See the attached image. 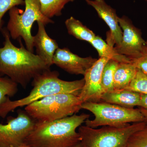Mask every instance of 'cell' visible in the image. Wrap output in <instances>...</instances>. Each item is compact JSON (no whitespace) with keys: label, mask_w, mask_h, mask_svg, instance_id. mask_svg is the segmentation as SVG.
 Wrapping results in <instances>:
<instances>
[{"label":"cell","mask_w":147,"mask_h":147,"mask_svg":"<svg viewBox=\"0 0 147 147\" xmlns=\"http://www.w3.org/2000/svg\"><path fill=\"white\" fill-rule=\"evenodd\" d=\"M119 62L110 59L103 68L101 76V86L102 94L114 90V74Z\"/></svg>","instance_id":"obj_19"},{"label":"cell","mask_w":147,"mask_h":147,"mask_svg":"<svg viewBox=\"0 0 147 147\" xmlns=\"http://www.w3.org/2000/svg\"><path fill=\"white\" fill-rule=\"evenodd\" d=\"M90 43L97 50L100 58H108L119 63L130 62V60L128 58L119 54L115 50V47L108 45L98 36L96 35Z\"/></svg>","instance_id":"obj_16"},{"label":"cell","mask_w":147,"mask_h":147,"mask_svg":"<svg viewBox=\"0 0 147 147\" xmlns=\"http://www.w3.org/2000/svg\"><path fill=\"white\" fill-rule=\"evenodd\" d=\"M146 127H147V126H146Z\"/></svg>","instance_id":"obj_30"},{"label":"cell","mask_w":147,"mask_h":147,"mask_svg":"<svg viewBox=\"0 0 147 147\" xmlns=\"http://www.w3.org/2000/svg\"><path fill=\"white\" fill-rule=\"evenodd\" d=\"M37 23L38 30L36 35L33 36L34 45L36 48V55L50 67L53 65V57L59 46L56 40L47 34L45 25L41 22Z\"/></svg>","instance_id":"obj_13"},{"label":"cell","mask_w":147,"mask_h":147,"mask_svg":"<svg viewBox=\"0 0 147 147\" xmlns=\"http://www.w3.org/2000/svg\"><path fill=\"white\" fill-rule=\"evenodd\" d=\"M59 76L58 71L50 69L37 75L32 80L33 88L26 97L11 100L7 96L0 105V117L5 118L15 109L26 107L51 95L69 94L79 96L85 84L84 79L69 82L61 80Z\"/></svg>","instance_id":"obj_3"},{"label":"cell","mask_w":147,"mask_h":147,"mask_svg":"<svg viewBox=\"0 0 147 147\" xmlns=\"http://www.w3.org/2000/svg\"><path fill=\"white\" fill-rule=\"evenodd\" d=\"M130 61L136 68L147 75V40L146 41L140 56Z\"/></svg>","instance_id":"obj_24"},{"label":"cell","mask_w":147,"mask_h":147,"mask_svg":"<svg viewBox=\"0 0 147 147\" xmlns=\"http://www.w3.org/2000/svg\"><path fill=\"white\" fill-rule=\"evenodd\" d=\"M25 0H0V31L3 29V18L7 11L19 5H25Z\"/></svg>","instance_id":"obj_23"},{"label":"cell","mask_w":147,"mask_h":147,"mask_svg":"<svg viewBox=\"0 0 147 147\" xmlns=\"http://www.w3.org/2000/svg\"><path fill=\"white\" fill-rule=\"evenodd\" d=\"M85 1L94 9L98 16L109 27L110 30L107 33V43L112 47H118L122 39L123 32L115 10L108 5L104 0Z\"/></svg>","instance_id":"obj_11"},{"label":"cell","mask_w":147,"mask_h":147,"mask_svg":"<svg viewBox=\"0 0 147 147\" xmlns=\"http://www.w3.org/2000/svg\"><path fill=\"white\" fill-rule=\"evenodd\" d=\"M18 85L7 76H0V105L7 96L12 97L17 93Z\"/></svg>","instance_id":"obj_20"},{"label":"cell","mask_w":147,"mask_h":147,"mask_svg":"<svg viewBox=\"0 0 147 147\" xmlns=\"http://www.w3.org/2000/svg\"><path fill=\"white\" fill-rule=\"evenodd\" d=\"M25 10L16 7L9 11V20L6 28L14 40L23 38L27 50L33 53L34 45L31 29L35 22H41L45 26L54 24L41 11L38 0H25Z\"/></svg>","instance_id":"obj_5"},{"label":"cell","mask_w":147,"mask_h":147,"mask_svg":"<svg viewBox=\"0 0 147 147\" xmlns=\"http://www.w3.org/2000/svg\"><path fill=\"white\" fill-rule=\"evenodd\" d=\"M82 113L52 121H36L25 141L30 147H73L81 142L76 129L89 118Z\"/></svg>","instance_id":"obj_2"},{"label":"cell","mask_w":147,"mask_h":147,"mask_svg":"<svg viewBox=\"0 0 147 147\" xmlns=\"http://www.w3.org/2000/svg\"><path fill=\"white\" fill-rule=\"evenodd\" d=\"M147 125V122L144 121L121 127L105 126L96 129L81 125L78 132L82 147H127L130 136Z\"/></svg>","instance_id":"obj_7"},{"label":"cell","mask_w":147,"mask_h":147,"mask_svg":"<svg viewBox=\"0 0 147 147\" xmlns=\"http://www.w3.org/2000/svg\"><path fill=\"white\" fill-rule=\"evenodd\" d=\"M137 68L131 62L119 63L114 74V90L126 89L136 75Z\"/></svg>","instance_id":"obj_15"},{"label":"cell","mask_w":147,"mask_h":147,"mask_svg":"<svg viewBox=\"0 0 147 147\" xmlns=\"http://www.w3.org/2000/svg\"><path fill=\"white\" fill-rule=\"evenodd\" d=\"M127 147H147V128L139 130L132 134L127 142Z\"/></svg>","instance_id":"obj_22"},{"label":"cell","mask_w":147,"mask_h":147,"mask_svg":"<svg viewBox=\"0 0 147 147\" xmlns=\"http://www.w3.org/2000/svg\"><path fill=\"white\" fill-rule=\"evenodd\" d=\"M141 111V113L143 114V115L145 119H146V121L147 122V110H145L143 108H139Z\"/></svg>","instance_id":"obj_26"},{"label":"cell","mask_w":147,"mask_h":147,"mask_svg":"<svg viewBox=\"0 0 147 147\" xmlns=\"http://www.w3.org/2000/svg\"><path fill=\"white\" fill-rule=\"evenodd\" d=\"M17 147H30L29 146H28V145H27L26 144H25L24 143V144H23V145H21V146H19Z\"/></svg>","instance_id":"obj_27"},{"label":"cell","mask_w":147,"mask_h":147,"mask_svg":"<svg viewBox=\"0 0 147 147\" xmlns=\"http://www.w3.org/2000/svg\"><path fill=\"white\" fill-rule=\"evenodd\" d=\"M145 1H147V0H145Z\"/></svg>","instance_id":"obj_29"},{"label":"cell","mask_w":147,"mask_h":147,"mask_svg":"<svg viewBox=\"0 0 147 147\" xmlns=\"http://www.w3.org/2000/svg\"><path fill=\"white\" fill-rule=\"evenodd\" d=\"M141 94L137 92L124 89L114 90L102 94L100 102L115 104L121 107L133 108L139 106Z\"/></svg>","instance_id":"obj_14"},{"label":"cell","mask_w":147,"mask_h":147,"mask_svg":"<svg viewBox=\"0 0 147 147\" xmlns=\"http://www.w3.org/2000/svg\"><path fill=\"white\" fill-rule=\"evenodd\" d=\"M16 117L8 121L7 123H0V147H17L25 143L31 133L36 121L21 109L18 110Z\"/></svg>","instance_id":"obj_8"},{"label":"cell","mask_w":147,"mask_h":147,"mask_svg":"<svg viewBox=\"0 0 147 147\" xmlns=\"http://www.w3.org/2000/svg\"><path fill=\"white\" fill-rule=\"evenodd\" d=\"M4 38L3 47H0V74L26 89L37 75L50 69V67L38 56L25 48L18 39L21 47H16L10 40L8 30L1 31Z\"/></svg>","instance_id":"obj_1"},{"label":"cell","mask_w":147,"mask_h":147,"mask_svg":"<svg viewBox=\"0 0 147 147\" xmlns=\"http://www.w3.org/2000/svg\"><path fill=\"white\" fill-rule=\"evenodd\" d=\"M109 60L108 58H99L84 74L85 84L78 96L82 104L100 102L102 94L101 76L103 68Z\"/></svg>","instance_id":"obj_10"},{"label":"cell","mask_w":147,"mask_h":147,"mask_svg":"<svg viewBox=\"0 0 147 147\" xmlns=\"http://www.w3.org/2000/svg\"><path fill=\"white\" fill-rule=\"evenodd\" d=\"M139 108L147 110V94H141V98L139 105Z\"/></svg>","instance_id":"obj_25"},{"label":"cell","mask_w":147,"mask_h":147,"mask_svg":"<svg viewBox=\"0 0 147 147\" xmlns=\"http://www.w3.org/2000/svg\"><path fill=\"white\" fill-rule=\"evenodd\" d=\"M119 23L123 32L122 39L118 47H114L115 50L129 60L138 57L146 43L141 31L126 16L119 17Z\"/></svg>","instance_id":"obj_9"},{"label":"cell","mask_w":147,"mask_h":147,"mask_svg":"<svg viewBox=\"0 0 147 147\" xmlns=\"http://www.w3.org/2000/svg\"><path fill=\"white\" fill-rule=\"evenodd\" d=\"M125 90L147 94V75L137 69L134 79Z\"/></svg>","instance_id":"obj_21"},{"label":"cell","mask_w":147,"mask_h":147,"mask_svg":"<svg viewBox=\"0 0 147 147\" xmlns=\"http://www.w3.org/2000/svg\"><path fill=\"white\" fill-rule=\"evenodd\" d=\"M73 147H82V145H81V143H79L78 144L76 145Z\"/></svg>","instance_id":"obj_28"},{"label":"cell","mask_w":147,"mask_h":147,"mask_svg":"<svg viewBox=\"0 0 147 147\" xmlns=\"http://www.w3.org/2000/svg\"><path fill=\"white\" fill-rule=\"evenodd\" d=\"M42 13L47 18L59 16L67 4L75 0H38Z\"/></svg>","instance_id":"obj_18"},{"label":"cell","mask_w":147,"mask_h":147,"mask_svg":"<svg viewBox=\"0 0 147 147\" xmlns=\"http://www.w3.org/2000/svg\"><path fill=\"white\" fill-rule=\"evenodd\" d=\"M82 108L94 115L93 120L88 119L85 122L86 125L92 128L105 126L121 127L131 123L146 121L139 109L124 108L103 102H84Z\"/></svg>","instance_id":"obj_6"},{"label":"cell","mask_w":147,"mask_h":147,"mask_svg":"<svg viewBox=\"0 0 147 147\" xmlns=\"http://www.w3.org/2000/svg\"><path fill=\"white\" fill-rule=\"evenodd\" d=\"M65 25L69 34L77 39L90 43L96 36L94 32L73 16L67 19Z\"/></svg>","instance_id":"obj_17"},{"label":"cell","mask_w":147,"mask_h":147,"mask_svg":"<svg viewBox=\"0 0 147 147\" xmlns=\"http://www.w3.org/2000/svg\"><path fill=\"white\" fill-rule=\"evenodd\" d=\"M97 60L91 57H81L67 48H58L53 57V63L70 74L84 76Z\"/></svg>","instance_id":"obj_12"},{"label":"cell","mask_w":147,"mask_h":147,"mask_svg":"<svg viewBox=\"0 0 147 147\" xmlns=\"http://www.w3.org/2000/svg\"><path fill=\"white\" fill-rule=\"evenodd\" d=\"M82 105L78 96L57 94L27 105L25 110L36 122H49L76 114L82 109Z\"/></svg>","instance_id":"obj_4"}]
</instances>
